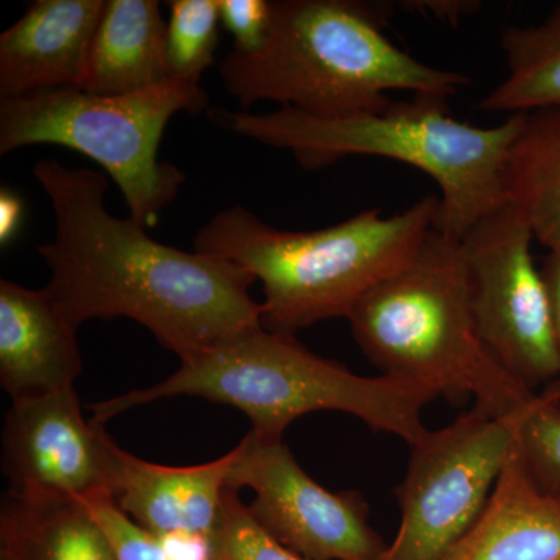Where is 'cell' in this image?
<instances>
[{
	"mask_svg": "<svg viewBox=\"0 0 560 560\" xmlns=\"http://www.w3.org/2000/svg\"><path fill=\"white\" fill-rule=\"evenodd\" d=\"M33 176L55 215L54 241L38 248L50 270L46 291L77 329L90 319H132L183 361L264 327L250 272L114 217L105 173L43 160Z\"/></svg>",
	"mask_w": 560,
	"mask_h": 560,
	"instance_id": "1",
	"label": "cell"
},
{
	"mask_svg": "<svg viewBox=\"0 0 560 560\" xmlns=\"http://www.w3.org/2000/svg\"><path fill=\"white\" fill-rule=\"evenodd\" d=\"M388 3L275 0L270 33L254 54L232 50L220 66L243 109L276 102L323 119L377 113L390 92L451 98L470 84L456 70L416 60L386 35Z\"/></svg>",
	"mask_w": 560,
	"mask_h": 560,
	"instance_id": "2",
	"label": "cell"
},
{
	"mask_svg": "<svg viewBox=\"0 0 560 560\" xmlns=\"http://www.w3.org/2000/svg\"><path fill=\"white\" fill-rule=\"evenodd\" d=\"M210 121L275 149L290 150L307 171L349 156L399 161L429 175L441 190L434 230L463 241L508 201L503 168L525 114L497 127L456 120L447 98L415 95L377 113L323 119L291 108L253 114L210 108Z\"/></svg>",
	"mask_w": 560,
	"mask_h": 560,
	"instance_id": "3",
	"label": "cell"
},
{
	"mask_svg": "<svg viewBox=\"0 0 560 560\" xmlns=\"http://www.w3.org/2000/svg\"><path fill=\"white\" fill-rule=\"evenodd\" d=\"M201 397L248 416L254 436L282 441L290 423L316 411L353 416L371 430L410 447L429 433L427 405L436 393L378 375L364 377L316 355L294 338L260 327L180 361L167 381L90 405L92 419L106 423L131 408L171 397Z\"/></svg>",
	"mask_w": 560,
	"mask_h": 560,
	"instance_id": "4",
	"label": "cell"
},
{
	"mask_svg": "<svg viewBox=\"0 0 560 560\" xmlns=\"http://www.w3.org/2000/svg\"><path fill=\"white\" fill-rule=\"evenodd\" d=\"M440 198L404 212L366 209L315 231H282L243 206L213 217L195 250L245 268L264 287L261 326L294 335L323 320L346 318L357 302L404 270L434 228Z\"/></svg>",
	"mask_w": 560,
	"mask_h": 560,
	"instance_id": "5",
	"label": "cell"
},
{
	"mask_svg": "<svg viewBox=\"0 0 560 560\" xmlns=\"http://www.w3.org/2000/svg\"><path fill=\"white\" fill-rule=\"evenodd\" d=\"M357 345L388 377L499 418L536 393L493 357L471 311L460 241L431 230L415 259L368 291L349 313Z\"/></svg>",
	"mask_w": 560,
	"mask_h": 560,
	"instance_id": "6",
	"label": "cell"
},
{
	"mask_svg": "<svg viewBox=\"0 0 560 560\" xmlns=\"http://www.w3.org/2000/svg\"><path fill=\"white\" fill-rule=\"evenodd\" d=\"M200 84L168 80L127 95L57 88L0 101V156L31 145H60L97 162L116 180L131 219L150 230L186 183V173L160 161L165 127L176 113H208Z\"/></svg>",
	"mask_w": 560,
	"mask_h": 560,
	"instance_id": "7",
	"label": "cell"
},
{
	"mask_svg": "<svg viewBox=\"0 0 560 560\" xmlns=\"http://www.w3.org/2000/svg\"><path fill=\"white\" fill-rule=\"evenodd\" d=\"M536 397L511 415L464 412L411 447L397 486L400 526L378 560H445L480 517Z\"/></svg>",
	"mask_w": 560,
	"mask_h": 560,
	"instance_id": "8",
	"label": "cell"
},
{
	"mask_svg": "<svg viewBox=\"0 0 560 560\" xmlns=\"http://www.w3.org/2000/svg\"><path fill=\"white\" fill-rule=\"evenodd\" d=\"M536 241L525 215L504 202L460 241L471 311L501 366L536 393L560 381L550 298L534 264Z\"/></svg>",
	"mask_w": 560,
	"mask_h": 560,
	"instance_id": "9",
	"label": "cell"
},
{
	"mask_svg": "<svg viewBox=\"0 0 560 560\" xmlns=\"http://www.w3.org/2000/svg\"><path fill=\"white\" fill-rule=\"evenodd\" d=\"M230 488L254 492L249 511L276 539L308 560H378L388 545L355 490L331 492L302 469L282 441L246 434Z\"/></svg>",
	"mask_w": 560,
	"mask_h": 560,
	"instance_id": "10",
	"label": "cell"
},
{
	"mask_svg": "<svg viewBox=\"0 0 560 560\" xmlns=\"http://www.w3.org/2000/svg\"><path fill=\"white\" fill-rule=\"evenodd\" d=\"M117 444L86 420L75 389L13 400L2 434L10 493L27 500L114 499Z\"/></svg>",
	"mask_w": 560,
	"mask_h": 560,
	"instance_id": "11",
	"label": "cell"
},
{
	"mask_svg": "<svg viewBox=\"0 0 560 560\" xmlns=\"http://www.w3.org/2000/svg\"><path fill=\"white\" fill-rule=\"evenodd\" d=\"M235 459L237 447L200 466H161L117 445L114 501L158 539L210 541Z\"/></svg>",
	"mask_w": 560,
	"mask_h": 560,
	"instance_id": "12",
	"label": "cell"
},
{
	"mask_svg": "<svg viewBox=\"0 0 560 560\" xmlns=\"http://www.w3.org/2000/svg\"><path fill=\"white\" fill-rule=\"evenodd\" d=\"M106 0H36L0 35V101L83 86Z\"/></svg>",
	"mask_w": 560,
	"mask_h": 560,
	"instance_id": "13",
	"label": "cell"
},
{
	"mask_svg": "<svg viewBox=\"0 0 560 560\" xmlns=\"http://www.w3.org/2000/svg\"><path fill=\"white\" fill-rule=\"evenodd\" d=\"M73 327L49 293L0 282V385L11 399L73 389L83 360Z\"/></svg>",
	"mask_w": 560,
	"mask_h": 560,
	"instance_id": "14",
	"label": "cell"
},
{
	"mask_svg": "<svg viewBox=\"0 0 560 560\" xmlns=\"http://www.w3.org/2000/svg\"><path fill=\"white\" fill-rule=\"evenodd\" d=\"M445 560H560V501L534 482L517 445L480 517Z\"/></svg>",
	"mask_w": 560,
	"mask_h": 560,
	"instance_id": "15",
	"label": "cell"
},
{
	"mask_svg": "<svg viewBox=\"0 0 560 560\" xmlns=\"http://www.w3.org/2000/svg\"><path fill=\"white\" fill-rule=\"evenodd\" d=\"M165 33L156 0H106L81 90L127 95L167 83Z\"/></svg>",
	"mask_w": 560,
	"mask_h": 560,
	"instance_id": "16",
	"label": "cell"
},
{
	"mask_svg": "<svg viewBox=\"0 0 560 560\" xmlns=\"http://www.w3.org/2000/svg\"><path fill=\"white\" fill-rule=\"evenodd\" d=\"M0 560H117L90 504L27 500L7 493L0 514Z\"/></svg>",
	"mask_w": 560,
	"mask_h": 560,
	"instance_id": "17",
	"label": "cell"
},
{
	"mask_svg": "<svg viewBox=\"0 0 560 560\" xmlns=\"http://www.w3.org/2000/svg\"><path fill=\"white\" fill-rule=\"evenodd\" d=\"M504 191L545 248L560 245V105L525 114L503 168Z\"/></svg>",
	"mask_w": 560,
	"mask_h": 560,
	"instance_id": "18",
	"label": "cell"
},
{
	"mask_svg": "<svg viewBox=\"0 0 560 560\" xmlns=\"http://www.w3.org/2000/svg\"><path fill=\"white\" fill-rule=\"evenodd\" d=\"M500 44L508 75L480 108L511 116L560 105V5L540 24L506 28Z\"/></svg>",
	"mask_w": 560,
	"mask_h": 560,
	"instance_id": "19",
	"label": "cell"
},
{
	"mask_svg": "<svg viewBox=\"0 0 560 560\" xmlns=\"http://www.w3.org/2000/svg\"><path fill=\"white\" fill-rule=\"evenodd\" d=\"M165 33L168 79L200 84L215 61L220 39L219 0H171Z\"/></svg>",
	"mask_w": 560,
	"mask_h": 560,
	"instance_id": "20",
	"label": "cell"
},
{
	"mask_svg": "<svg viewBox=\"0 0 560 560\" xmlns=\"http://www.w3.org/2000/svg\"><path fill=\"white\" fill-rule=\"evenodd\" d=\"M517 447L534 482L560 501V381L537 394L518 433Z\"/></svg>",
	"mask_w": 560,
	"mask_h": 560,
	"instance_id": "21",
	"label": "cell"
},
{
	"mask_svg": "<svg viewBox=\"0 0 560 560\" xmlns=\"http://www.w3.org/2000/svg\"><path fill=\"white\" fill-rule=\"evenodd\" d=\"M238 492L224 490L219 522L210 539L212 560H308L276 539L242 503Z\"/></svg>",
	"mask_w": 560,
	"mask_h": 560,
	"instance_id": "22",
	"label": "cell"
},
{
	"mask_svg": "<svg viewBox=\"0 0 560 560\" xmlns=\"http://www.w3.org/2000/svg\"><path fill=\"white\" fill-rule=\"evenodd\" d=\"M108 534L117 560H180L164 541L140 528L120 511L114 499L86 501Z\"/></svg>",
	"mask_w": 560,
	"mask_h": 560,
	"instance_id": "23",
	"label": "cell"
},
{
	"mask_svg": "<svg viewBox=\"0 0 560 560\" xmlns=\"http://www.w3.org/2000/svg\"><path fill=\"white\" fill-rule=\"evenodd\" d=\"M221 25L234 38V50L254 54L270 33L272 2L267 0H219Z\"/></svg>",
	"mask_w": 560,
	"mask_h": 560,
	"instance_id": "24",
	"label": "cell"
},
{
	"mask_svg": "<svg viewBox=\"0 0 560 560\" xmlns=\"http://www.w3.org/2000/svg\"><path fill=\"white\" fill-rule=\"evenodd\" d=\"M394 5L411 13H420L441 22L456 25L464 18L471 16L481 10L478 0H401Z\"/></svg>",
	"mask_w": 560,
	"mask_h": 560,
	"instance_id": "25",
	"label": "cell"
},
{
	"mask_svg": "<svg viewBox=\"0 0 560 560\" xmlns=\"http://www.w3.org/2000/svg\"><path fill=\"white\" fill-rule=\"evenodd\" d=\"M545 283H547L548 298H550L552 327H555L556 342L560 353V245L548 249L544 267L540 268Z\"/></svg>",
	"mask_w": 560,
	"mask_h": 560,
	"instance_id": "26",
	"label": "cell"
},
{
	"mask_svg": "<svg viewBox=\"0 0 560 560\" xmlns=\"http://www.w3.org/2000/svg\"><path fill=\"white\" fill-rule=\"evenodd\" d=\"M22 212H24V206L20 195L3 187L0 190V243L2 246L9 245L21 230Z\"/></svg>",
	"mask_w": 560,
	"mask_h": 560,
	"instance_id": "27",
	"label": "cell"
}]
</instances>
